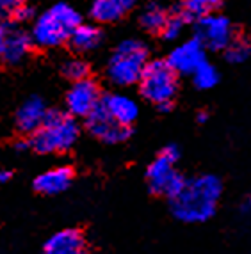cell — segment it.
<instances>
[{
  "label": "cell",
  "mask_w": 251,
  "mask_h": 254,
  "mask_svg": "<svg viewBox=\"0 0 251 254\" xmlns=\"http://www.w3.org/2000/svg\"><path fill=\"white\" fill-rule=\"evenodd\" d=\"M73 182V169L68 165H59L45 171L34 180L36 192L45 195H56L61 194L72 185Z\"/></svg>",
  "instance_id": "cell-14"
},
{
  "label": "cell",
  "mask_w": 251,
  "mask_h": 254,
  "mask_svg": "<svg viewBox=\"0 0 251 254\" xmlns=\"http://www.w3.org/2000/svg\"><path fill=\"white\" fill-rule=\"evenodd\" d=\"M63 75L72 82L84 80V78L89 76V64L85 63L84 59H79V57L68 59L63 64Z\"/></svg>",
  "instance_id": "cell-21"
},
{
  "label": "cell",
  "mask_w": 251,
  "mask_h": 254,
  "mask_svg": "<svg viewBox=\"0 0 251 254\" xmlns=\"http://www.w3.org/2000/svg\"><path fill=\"white\" fill-rule=\"evenodd\" d=\"M136 4L137 0H91L89 16L96 23H116L123 20Z\"/></svg>",
  "instance_id": "cell-13"
},
{
  "label": "cell",
  "mask_w": 251,
  "mask_h": 254,
  "mask_svg": "<svg viewBox=\"0 0 251 254\" xmlns=\"http://www.w3.org/2000/svg\"><path fill=\"white\" fill-rule=\"evenodd\" d=\"M192 82L198 89H212L214 85L219 82V73H217L216 66L210 64L209 61H205L200 68L192 73Z\"/></svg>",
  "instance_id": "cell-20"
},
{
  "label": "cell",
  "mask_w": 251,
  "mask_h": 254,
  "mask_svg": "<svg viewBox=\"0 0 251 254\" xmlns=\"http://www.w3.org/2000/svg\"><path fill=\"white\" fill-rule=\"evenodd\" d=\"M169 16L171 13L161 2H148L145 7L141 9L139 23L150 34H161Z\"/></svg>",
  "instance_id": "cell-18"
},
{
  "label": "cell",
  "mask_w": 251,
  "mask_h": 254,
  "mask_svg": "<svg viewBox=\"0 0 251 254\" xmlns=\"http://www.w3.org/2000/svg\"><path fill=\"white\" fill-rule=\"evenodd\" d=\"M43 254H89L87 240L79 229H61L43 246Z\"/></svg>",
  "instance_id": "cell-11"
},
{
  "label": "cell",
  "mask_w": 251,
  "mask_h": 254,
  "mask_svg": "<svg viewBox=\"0 0 251 254\" xmlns=\"http://www.w3.org/2000/svg\"><path fill=\"white\" fill-rule=\"evenodd\" d=\"M187 23L189 21L180 13H171V16L167 18V21H166V25L162 29L161 36L164 39H167V41H176V39L183 34V29H185Z\"/></svg>",
  "instance_id": "cell-22"
},
{
  "label": "cell",
  "mask_w": 251,
  "mask_h": 254,
  "mask_svg": "<svg viewBox=\"0 0 251 254\" xmlns=\"http://www.w3.org/2000/svg\"><path fill=\"white\" fill-rule=\"evenodd\" d=\"M82 23V16L68 2H57L34 20L32 39L39 48H57L70 41L73 30Z\"/></svg>",
  "instance_id": "cell-2"
},
{
  "label": "cell",
  "mask_w": 251,
  "mask_h": 254,
  "mask_svg": "<svg viewBox=\"0 0 251 254\" xmlns=\"http://www.w3.org/2000/svg\"><path fill=\"white\" fill-rule=\"evenodd\" d=\"M23 4H27V0H0V16L13 18V14Z\"/></svg>",
  "instance_id": "cell-24"
},
{
  "label": "cell",
  "mask_w": 251,
  "mask_h": 254,
  "mask_svg": "<svg viewBox=\"0 0 251 254\" xmlns=\"http://www.w3.org/2000/svg\"><path fill=\"white\" fill-rule=\"evenodd\" d=\"M178 13L182 14L187 21H198L201 16L209 14L210 11L205 7V4L201 2V0H183Z\"/></svg>",
  "instance_id": "cell-23"
},
{
  "label": "cell",
  "mask_w": 251,
  "mask_h": 254,
  "mask_svg": "<svg viewBox=\"0 0 251 254\" xmlns=\"http://www.w3.org/2000/svg\"><path fill=\"white\" fill-rule=\"evenodd\" d=\"M180 158L178 146L169 144L162 149L152 164L146 169V182L150 190L154 194L166 195L167 199H173L183 189L187 178L176 171V162Z\"/></svg>",
  "instance_id": "cell-6"
},
{
  "label": "cell",
  "mask_w": 251,
  "mask_h": 254,
  "mask_svg": "<svg viewBox=\"0 0 251 254\" xmlns=\"http://www.w3.org/2000/svg\"><path fill=\"white\" fill-rule=\"evenodd\" d=\"M66 112L73 118H87V116L102 103V94L100 87L89 76L84 80L73 82L70 91L66 93Z\"/></svg>",
  "instance_id": "cell-9"
},
{
  "label": "cell",
  "mask_w": 251,
  "mask_h": 254,
  "mask_svg": "<svg viewBox=\"0 0 251 254\" xmlns=\"http://www.w3.org/2000/svg\"><path fill=\"white\" fill-rule=\"evenodd\" d=\"M207 119H209V114H207V112H200V114H198V123H205Z\"/></svg>",
  "instance_id": "cell-30"
},
{
  "label": "cell",
  "mask_w": 251,
  "mask_h": 254,
  "mask_svg": "<svg viewBox=\"0 0 251 254\" xmlns=\"http://www.w3.org/2000/svg\"><path fill=\"white\" fill-rule=\"evenodd\" d=\"M32 47H34L32 36L27 34L23 29H11L7 30L0 57L4 59V63L16 66V64H21L29 57L30 52H32Z\"/></svg>",
  "instance_id": "cell-12"
},
{
  "label": "cell",
  "mask_w": 251,
  "mask_h": 254,
  "mask_svg": "<svg viewBox=\"0 0 251 254\" xmlns=\"http://www.w3.org/2000/svg\"><path fill=\"white\" fill-rule=\"evenodd\" d=\"M103 41L102 29L94 23H81L77 29L73 30L70 45L79 54H87V52L96 50Z\"/></svg>",
  "instance_id": "cell-17"
},
{
  "label": "cell",
  "mask_w": 251,
  "mask_h": 254,
  "mask_svg": "<svg viewBox=\"0 0 251 254\" xmlns=\"http://www.w3.org/2000/svg\"><path fill=\"white\" fill-rule=\"evenodd\" d=\"M201 2H203V4H205V7L209 9L210 13H212L214 9L221 7V4H223V2H225V0H201Z\"/></svg>",
  "instance_id": "cell-26"
},
{
  "label": "cell",
  "mask_w": 251,
  "mask_h": 254,
  "mask_svg": "<svg viewBox=\"0 0 251 254\" xmlns=\"http://www.w3.org/2000/svg\"><path fill=\"white\" fill-rule=\"evenodd\" d=\"M81 135L77 118L70 112L48 110L43 125L32 133L30 148L43 155L50 153H64L73 148Z\"/></svg>",
  "instance_id": "cell-3"
},
{
  "label": "cell",
  "mask_w": 251,
  "mask_h": 254,
  "mask_svg": "<svg viewBox=\"0 0 251 254\" xmlns=\"http://www.w3.org/2000/svg\"><path fill=\"white\" fill-rule=\"evenodd\" d=\"M166 61L176 75H192L207 61V48L198 38L185 39L169 52Z\"/></svg>",
  "instance_id": "cell-10"
},
{
  "label": "cell",
  "mask_w": 251,
  "mask_h": 254,
  "mask_svg": "<svg viewBox=\"0 0 251 254\" xmlns=\"http://www.w3.org/2000/svg\"><path fill=\"white\" fill-rule=\"evenodd\" d=\"M29 146H30V140L23 139V140H16V146H14V148H16L18 151H25V149L29 148Z\"/></svg>",
  "instance_id": "cell-28"
},
{
  "label": "cell",
  "mask_w": 251,
  "mask_h": 254,
  "mask_svg": "<svg viewBox=\"0 0 251 254\" xmlns=\"http://www.w3.org/2000/svg\"><path fill=\"white\" fill-rule=\"evenodd\" d=\"M5 36H7V29H5L4 21L0 20V54H2V48H4V41H5Z\"/></svg>",
  "instance_id": "cell-27"
},
{
  "label": "cell",
  "mask_w": 251,
  "mask_h": 254,
  "mask_svg": "<svg viewBox=\"0 0 251 254\" xmlns=\"http://www.w3.org/2000/svg\"><path fill=\"white\" fill-rule=\"evenodd\" d=\"M148 48L139 39H123L107 61V78L118 87L139 82L148 64Z\"/></svg>",
  "instance_id": "cell-4"
},
{
  "label": "cell",
  "mask_w": 251,
  "mask_h": 254,
  "mask_svg": "<svg viewBox=\"0 0 251 254\" xmlns=\"http://www.w3.org/2000/svg\"><path fill=\"white\" fill-rule=\"evenodd\" d=\"M85 128L89 130L91 135L105 144H119L130 137V127L119 123L118 119L112 118L103 109L102 103L85 118Z\"/></svg>",
  "instance_id": "cell-8"
},
{
  "label": "cell",
  "mask_w": 251,
  "mask_h": 254,
  "mask_svg": "<svg viewBox=\"0 0 251 254\" xmlns=\"http://www.w3.org/2000/svg\"><path fill=\"white\" fill-rule=\"evenodd\" d=\"M11 180V173L9 171H0V183H5Z\"/></svg>",
  "instance_id": "cell-29"
},
{
  "label": "cell",
  "mask_w": 251,
  "mask_h": 254,
  "mask_svg": "<svg viewBox=\"0 0 251 254\" xmlns=\"http://www.w3.org/2000/svg\"><path fill=\"white\" fill-rule=\"evenodd\" d=\"M226 59L230 63H244L251 54V41L243 34H235L234 39L228 43V47L225 48Z\"/></svg>",
  "instance_id": "cell-19"
},
{
  "label": "cell",
  "mask_w": 251,
  "mask_h": 254,
  "mask_svg": "<svg viewBox=\"0 0 251 254\" xmlns=\"http://www.w3.org/2000/svg\"><path fill=\"white\" fill-rule=\"evenodd\" d=\"M141 96L146 102L157 105L162 112L171 110L173 100L178 91V75L166 59L148 61L139 78Z\"/></svg>",
  "instance_id": "cell-5"
},
{
  "label": "cell",
  "mask_w": 251,
  "mask_h": 254,
  "mask_svg": "<svg viewBox=\"0 0 251 254\" xmlns=\"http://www.w3.org/2000/svg\"><path fill=\"white\" fill-rule=\"evenodd\" d=\"M103 109L109 112L114 119H118L119 123L130 125L134 123L139 116V105L132 96H128L125 93H111L102 98Z\"/></svg>",
  "instance_id": "cell-15"
},
{
  "label": "cell",
  "mask_w": 251,
  "mask_h": 254,
  "mask_svg": "<svg viewBox=\"0 0 251 254\" xmlns=\"http://www.w3.org/2000/svg\"><path fill=\"white\" fill-rule=\"evenodd\" d=\"M234 36L232 21L221 14L209 13L196 21V38L203 43L207 50H225Z\"/></svg>",
  "instance_id": "cell-7"
},
{
  "label": "cell",
  "mask_w": 251,
  "mask_h": 254,
  "mask_svg": "<svg viewBox=\"0 0 251 254\" xmlns=\"http://www.w3.org/2000/svg\"><path fill=\"white\" fill-rule=\"evenodd\" d=\"M221 180L214 174H200L187 178L183 189L171 201V212L182 222H205L216 213L221 197Z\"/></svg>",
  "instance_id": "cell-1"
},
{
  "label": "cell",
  "mask_w": 251,
  "mask_h": 254,
  "mask_svg": "<svg viewBox=\"0 0 251 254\" xmlns=\"http://www.w3.org/2000/svg\"><path fill=\"white\" fill-rule=\"evenodd\" d=\"M248 208H251V197L246 201V206H244V210H248Z\"/></svg>",
  "instance_id": "cell-31"
},
{
  "label": "cell",
  "mask_w": 251,
  "mask_h": 254,
  "mask_svg": "<svg viewBox=\"0 0 251 254\" xmlns=\"http://www.w3.org/2000/svg\"><path fill=\"white\" fill-rule=\"evenodd\" d=\"M48 110L45 107V102L41 98H29L27 102L21 103V107L16 110V127L23 133H34L43 125L47 118Z\"/></svg>",
  "instance_id": "cell-16"
},
{
  "label": "cell",
  "mask_w": 251,
  "mask_h": 254,
  "mask_svg": "<svg viewBox=\"0 0 251 254\" xmlns=\"http://www.w3.org/2000/svg\"><path fill=\"white\" fill-rule=\"evenodd\" d=\"M32 16H34V9L30 7L29 4H23L20 9H18L16 13L13 14V20H16V21H29V20H32Z\"/></svg>",
  "instance_id": "cell-25"
}]
</instances>
